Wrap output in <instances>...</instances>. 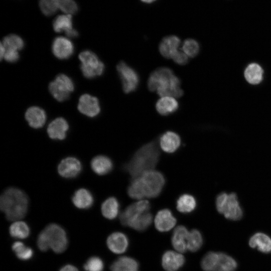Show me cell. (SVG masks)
Wrapping results in <instances>:
<instances>
[{"instance_id": "obj_45", "label": "cell", "mask_w": 271, "mask_h": 271, "mask_svg": "<svg viewBox=\"0 0 271 271\" xmlns=\"http://www.w3.org/2000/svg\"><path fill=\"white\" fill-rule=\"evenodd\" d=\"M4 58L7 62H16L19 59L18 51L5 50Z\"/></svg>"}, {"instance_id": "obj_8", "label": "cell", "mask_w": 271, "mask_h": 271, "mask_svg": "<svg viewBox=\"0 0 271 271\" xmlns=\"http://www.w3.org/2000/svg\"><path fill=\"white\" fill-rule=\"evenodd\" d=\"M74 89L72 79L64 74L58 75L49 85V90L52 96L58 101L68 98Z\"/></svg>"}, {"instance_id": "obj_9", "label": "cell", "mask_w": 271, "mask_h": 271, "mask_svg": "<svg viewBox=\"0 0 271 271\" xmlns=\"http://www.w3.org/2000/svg\"><path fill=\"white\" fill-rule=\"evenodd\" d=\"M116 69L122 81L123 91L129 93L134 91L139 83L136 71L123 61L117 64Z\"/></svg>"}, {"instance_id": "obj_33", "label": "cell", "mask_w": 271, "mask_h": 271, "mask_svg": "<svg viewBox=\"0 0 271 271\" xmlns=\"http://www.w3.org/2000/svg\"><path fill=\"white\" fill-rule=\"evenodd\" d=\"M9 231L13 237L24 239L29 236L30 230L26 222L18 220L11 224L9 228Z\"/></svg>"}, {"instance_id": "obj_19", "label": "cell", "mask_w": 271, "mask_h": 271, "mask_svg": "<svg viewBox=\"0 0 271 271\" xmlns=\"http://www.w3.org/2000/svg\"><path fill=\"white\" fill-rule=\"evenodd\" d=\"M181 41L176 36L171 35L164 38L159 45L161 54L167 59L172 58L178 51Z\"/></svg>"}, {"instance_id": "obj_47", "label": "cell", "mask_w": 271, "mask_h": 271, "mask_svg": "<svg viewBox=\"0 0 271 271\" xmlns=\"http://www.w3.org/2000/svg\"><path fill=\"white\" fill-rule=\"evenodd\" d=\"M0 58L1 60H2L4 58L5 52V49L3 46V45L1 43V46H0Z\"/></svg>"}, {"instance_id": "obj_10", "label": "cell", "mask_w": 271, "mask_h": 271, "mask_svg": "<svg viewBox=\"0 0 271 271\" xmlns=\"http://www.w3.org/2000/svg\"><path fill=\"white\" fill-rule=\"evenodd\" d=\"M150 204L148 200H140L127 206L119 216L121 223L128 226V223L139 215L149 211Z\"/></svg>"}, {"instance_id": "obj_17", "label": "cell", "mask_w": 271, "mask_h": 271, "mask_svg": "<svg viewBox=\"0 0 271 271\" xmlns=\"http://www.w3.org/2000/svg\"><path fill=\"white\" fill-rule=\"evenodd\" d=\"M108 248L115 253L124 252L128 246V238L125 234L120 232L111 233L107 239Z\"/></svg>"}, {"instance_id": "obj_23", "label": "cell", "mask_w": 271, "mask_h": 271, "mask_svg": "<svg viewBox=\"0 0 271 271\" xmlns=\"http://www.w3.org/2000/svg\"><path fill=\"white\" fill-rule=\"evenodd\" d=\"M189 232L186 227L182 225L177 226L174 230L172 243L174 248L180 253L187 251V239Z\"/></svg>"}, {"instance_id": "obj_14", "label": "cell", "mask_w": 271, "mask_h": 271, "mask_svg": "<svg viewBox=\"0 0 271 271\" xmlns=\"http://www.w3.org/2000/svg\"><path fill=\"white\" fill-rule=\"evenodd\" d=\"M53 27L56 32H65L69 38H75L78 36V32L73 28L71 15H61L57 16L53 21Z\"/></svg>"}, {"instance_id": "obj_15", "label": "cell", "mask_w": 271, "mask_h": 271, "mask_svg": "<svg viewBox=\"0 0 271 271\" xmlns=\"http://www.w3.org/2000/svg\"><path fill=\"white\" fill-rule=\"evenodd\" d=\"M176 218L173 216L171 210L164 209L160 210L155 218V225L160 232L170 230L176 223Z\"/></svg>"}, {"instance_id": "obj_5", "label": "cell", "mask_w": 271, "mask_h": 271, "mask_svg": "<svg viewBox=\"0 0 271 271\" xmlns=\"http://www.w3.org/2000/svg\"><path fill=\"white\" fill-rule=\"evenodd\" d=\"M81 61L80 69L84 76L87 78H93L102 74L104 65L93 52L85 50L79 54Z\"/></svg>"}, {"instance_id": "obj_18", "label": "cell", "mask_w": 271, "mask_h": 271, "mask_svg": "<svg viewBox=\"0 0 271 271\" xmlns=\"http://www.w3.org/2000/svg\"><path fill=\"white\" fill-rule=\"evenodd\" d=\"M68 128L67 121L62 117H58L49 123L47 130L50 138L62 140L66 138Z\"/></svg>"}, {"instance_id": "obj_34", "label": "cell", "mask_w": 271, "mask_h": 271, "mask_svg": "<svg viewBox=\"0 0 271 271\" xmlns=\"http://www.w3.org/2000/svg\"><path fill=\"white\" fill-rule=\"evenodd\" d=\"M5 50L18 51L24 46L23 39L18 35L10 34L5 37L1 43Z\"/></svg>"}, {"instance_id": "obj_6", "label": "cell", "mask_w": 271, "mask_h": 271, "mask_svg": "<svg viewBox=\"0 0 271 271\" xmlns=\"http://www.w3.org/2000/svg\"><path fill=\"white\" fill-rule=\"evenodd\" d=\"M49 246L55 252L60 253L64 251L68 246L66 233L62 227L55 223L47 226L42 230Z\"/></svg>"}, {"instance_id": "obj_29", "label": "cell", "mask_w": 271, "mask_h": 271, "mask_svg": "<svg viewBox=\"0 0 271 271\" xmlns=\"http://www.w3.org/2000/svg\"><path fill=\"white\" fill-rule=\"evenodd\" d=\"M119 208V204L117 199L111 197L103 202L101 210L104 217L108 219H113L118 213Z\"/></svg>"}, {"instance_id": "obj_3", "label": "cell", "mask_w": 271, "mask_h": 271, "mask_svg": "<svg viewBox=\"0 0 271 271\" xmlns=\"http://www.w3.org/2000/svg\"><path fill=\"white\" fill-rule=\"evenodd\" d=\"M0 207L7 219L18 221L24 217L27 212L28 199L22 190L9 188L1 196Z\"/></svg>"}, {"instance_id": "obj_32", "label": "cell", "mask_w": 271, "mask_h": 271, "mask_svg": "<svg viewBox=\"0 0 271 271\" xmlns=\"http://www.w3.org/2000/svg\"><path fill=\"white\" fill-rule=\"evenodd\" d=\"M220 253L210 251L203 257L201 266L204 271H214L219 266Z\"/></svg>"}, {"instance_id": "obj_44", "label": "cell", "mask_w": 271, "mask_h": 271, "mask_svg": "<svg viewBox=\"0 0 271 271\" xmlns=\"http://www.w3.org/2000/svg\"><path fill=\"white\" fill-rule=\"evenodd\" d=\"M37 245L39 249L42 251H46L50 248L47 239L42 231L39 234L37 239Z\"/></svg>"}, {"instance_id": "obj_37", "label": "cell", "mask_w": 271, "mask_h": 271, "mask_svg": "<svg viewBox=\"0 0 271 271\" xmlns=\"http://www.w3.org/2000/svg\"><path fill=\"white\" fill-rule=\"evenodd\" d=\"M12 250L20 259L26 260L31 259L33 255V249L26 246L23 242L16 241L12 245Z\"/></svg>"}, {"instance_id": "obj_36", "label": "cell", "mask_w": 271, "mask_h": 271, "mask_svg": "<svg viewBox=\"0 0 271 271\" xmlns=\"http://www.w3.org/2000/svg\"><path fill=\"white\" fill-rule=\"evenodd\" d=\"M127 193L130 198L135 199L146 197L140 176L133 178L128 187Z\"/></svg>"}, {"instance_id": "obj_16", "label": "cell", "mask_w": 271, "mask_h": 271, "mask_svg": "<svg viewBox=\"0 0 271 271\" xmlns=\"http://www.w3.org/2000/svg\"><path fill=\"white\" fill-rule=\"evenodd\" d=\"M185 262L184 256L174 251H166L162 258L163 268L167 271H175L182 267Z\"/></svg>"}, {"instance_id": "obj_11", "label": "cell", "mask_w": 271, "mask_h": 271, "mask_svg": "<svg viewBox=\"0 0 271 271\" xmlns=\"http://www.w3.org/2000/svg\"><path fill=\"white\" fill-rule=\"evenodd\" d=\"M77 108L81 113L90 117L97 116L100 111L98 98L88 94L80 97Z\"/></svg>"}, {"instance_id": "obj_39", "label": "cell", "mask_w": 271, "mask_h": 271, "mask_svg": "<svg viewBox=\"0 0 271 271\" xmlns=\"http://www.w3.org/2000/svg\"><path fill=\"white\" fill-rule=\"evenodd\" d=\"M58 9L67 14H75L78 10L76 3L73 0H55Z\"/></svg>"}, {"instance_id": "obj_7", "label": "cell", "mask_w": 271, "mask_h": 271, "mask_svg": "<svg viewBox=\"0 0 271 271\" xmlns=\"http://www.w3.org/2000/svg\"><path fill=\"white\" fill-rule=\"evenodd\" d=\"M140 178L146 197L155 198L160 194L165 183L161 173L152 170L143 173Z\"/></svg>"}, {"instance_id": "obj_43", "label": "cell", "mask_w": 271, "mask_h": 271, "mask_svg": "<svg viewBox=\"0 0 271 271\" xmlns=\"http://www.w3.org/2000/svg\"><path fill=\"white\" fill-rule=\"evenodd\" d=\"M172 59L179 65H183L188 62V56L183 51H178Z\"/></svg>"}, {"instance_id": "obj_49", "label": "cell", "mask_w": 271, "mask_h": 271, "mask_svg": "<svg viewBox=\"0 0 271 271\" xmlns=\"http://www.w3.org/2000/svg\"><path fill=\"white\" fill-rule=\"evenodd\" d=\"M214 271H229V270L221 268V267H218L216 269H215Z\"/></svg>"}, {"instance_id": "obj_21", "label": "cell", "mask_w": 271, "mask_h": 271, "mask_svg": "<svg viewBox=\"0 0 271 271\" xmlns=\"http://www.w3.org/2000/svg\"><path fill=\"white\" fill-rule=\"evenodd\" d=\"M25 118L30 126L39 128L45 123L46 114L42 108L38 106H31L26 111Z\"/></svg>"}, {"instance_id": "obj_28", "label": "cell", "mask_w": 271, "mask_h": 271, "mask_svg": "<svg viewBox=\"0 0 271 271\" xmlns=\"http://www.w3.org/2000/svg\"><path fill=\"white\" fill-rule=\"evenodd\" d=\"M179 104L174 97L163 96L158 100L156 107L157 111L161 115H167L175 112Z\"/></svg>"}, {"instance_id": "obj_4", "label": "cell", "mask_w": 271, "mask_h": 271, "mask_svg": "<svg viewBox=\"0 0 271 271\" xmlns=\"http://www.w3.org/2000/svg\"><path fill=\"white\" fill-rule=\"evenodd\" d=\"M215 206L218 213L229 220L237 221L243 216V210L237 195L222 192L217 196Z\"/></svg>"}, {"instance_id": "obj_13", "label": "cell", "mask_w": 271, "mask_h": 271, "mask_svg": "<svg viewBox=\"0 0 271 271\" xmlns=\"http://www.w3.org/2000/svg\"><path fill=\"white\" fill-rule=\"evenodd\" d=\"M52 50L53 54L57 58L66 59L73 54L74 46L68 38L57 37L53 42Z\"/></svg>"}, {"instance_id": "obj_41", "label": "cell", "mask_w": 271, "mask_h": 271, "mask_svg": "<svg viewBox=\"0 0 271 271\" xmlns=\"http://www.w3.org/2000/svg\"><path fill=\"white\" fill-rule=\"evenodd\" d=\"M103 262L97 256L90 257L84 265V269L85 271H103Z\"/></svg>"}, {"instance_id": "obj_35", "label": "cell", "mask_w": 271, "mask_h": 271, "mask_svg": "<svg viewBox=\"0 0 271 271\" xmlns=\"http://www.w3.org/2000/svg\"><path fill=\"white\" fill-rule=\"evenodd\" d=\"M203 244V237L200 232L197 229H193L189 232L187 239V249L190 251H198Z\"/></svg>"}, {"instance_id": "obj_46", "label": "cell", "mask_w": 271, "mask_h": 271, "mask_svg": "<svg viewBox=\"0 0 271 271\" xmlns=\"http://www.w3.org/2000/svg\"><path fill=\"white\" fill-rule=\"evenodd\" d=\"M59 271H78V270L75 266L67 264L63 266Z\"/></svg>"}, {"instance_id": "obj_40", "label": "cell", "mask_w": 271, "mask_h": 271, "mask_svg": "<svg viewBox=\"0 0 271 271\" xmlns=\"http://www.w3.org/2000/svg\"><path fill=\"white\" fill-rule=\"evenodd\" d=\"M39 7L42 13L47 16L54 14L58 9L55 0H39Z\"/></svg>"}, {"instance_id": "obj_27", "label": "cell", "mask_w": 271, "mask_h": 271, "mask_svg": "<svg viewBox=\"0 0 271 271\" xmlns=\"http://www.w3.org/2000/svg\"><path fill=\"white\" fill-rule=\"evenodd\" d=\"M110 269L111 271H139V265L133 258L121 256L111 264Z\"/></svg>"}, {"instance_id": "obj_48", "label": "cell", "mask_w": 271, "mask_h": 271, "mask_svg": "<svg viewBox=\"0 0 271 271\" xmlns=\"http://www.w3.org/2000/svg\"><path fill=\"white\" fill-rule=\"evenodd\" d=\"M141 1L145 3L150 4V3H152L155 2L156 0H141Z\"/></svg>"}, {"instance_id": "obj_24", "label": "cell", "mask_w": 271, "mask_h": 271, "mask_svg": "<svg viewBox=\"0 0 271 271\" xmlns=\"http://www.w3.org/2000/svg\"><path fill=\"white\" fill-rule=\"evenodd\" d=\"M92 170L97 175H103L108 174L113 168L112 161L108 157L99 155L93 158L91 162Z\"/></svg>"}, {"instance_id": "obj_26", "label": "cell", "mask_w": 271, "mask_h": 271, "mask_svg": "<svg viewBox=\"0 0 271 271\" xmlns=\"http://www.w3.org/2000/svg\"><path fill=\"white\" fill-rule=\"evenodd\" d=\"M74 205L79 209H88L93 203V197L88 190L81 188L77 190L72 197Z\"/></svg>"}, {"instance_id": "obj_1", "label": "cell", "mask_w": 271, "mask_h": 271, "mask_svg": "<svg viewBox=\"0 0 271 271\" xmlns=\"http://www.w3.org/2000/svg\"><path fill=\"white\" fill-rule=\"evenodd\" d=\"M179 79L168 67H161L150 75L148 86L150 91H156L161 97H180L183 94Z\"/></svg>"}, {"instance_id": "obj_42", "label": "cell", "mask_w": 271, "mask_h": 271, "mask_svg": "<svg viewBox=\"0 0 271 271\" xmlns=\"http://www.w3.org/2000/svg\"><path fill=\"white\" fill-rule=\"evenodd\" d=\"M219 253L220 263L218 267H221L229 271L234 270L237 266L236 261L232 257L224 253L219 252Z\"/></svg>"}, {"instance_id": "obj_30", "label": "cell", "mask_w": 271, "mask_h": 271, "mask_svg": "<svg viewBox=\"0 0 271 271\" xmlns=\"http://www.w3.org/2000/svg\"><path fill=\"white\" fill-rule=\"evenodd\" d=\"M196 200L192 195L185 194L180 196L177 200L176 208L181 213H188L196 208Z\"/></svg>"}, {"instance_id": "obj_12", "label": "cell", "mask_w": 271, "mask_h": 271, "mask_svg": "<svg viewBox=\"0 0 271 271\" xmlns=\"http://www.w3.org/2000/svg\"><path fill=\"white\" fill-rule=\"evenodd\" d=\"M82 170L80 162L74 157L63 159L58 166L59 175L66 178H73L78 176Z\"/></svg>"}, {"instance_id": "obj_22", "label": "cell", "mask_w": 271, "mask_h": 271, "mask_svg": "<svg viewBox=\"0 0 271 271\" xmlns=\"http://www.w3.org/2000/svg\"><path fill=\"white\" fill-rule=\"evenodd\" d=\"M181 144L179 136L176 133L168 131L163 134L160 139L162 149L165 152L172 153L177 150Z\"/></svg>"}, {"instance_id": "obj_31", "label": "cell", "mask_w": 271, "mask_h": 271, "mask_svg": "<svg viewBox=\"0 0 271 271\" xmlns=\"http://www.w3.org/2000/svg\"><path fill=\"white\" fill-rule=\"evenodd\" d=\"M152 214L147 211L133 219L128 226L137 231H142L149 227L152 222Z\"/></svg>"}, {"instance_id": "obj_20", "label": "cell", "mask_w": 271, "mask_h": 271, "mask_svg": "<svg viewBox=\"0 0 271 271\" xmlns=\"http://www.w3.org/2000/svg\"><path fill=\"white\" fill-rule=\"evenodd\" d=\"M264 73V70L260 64L256 62H251L245 68L244 77L249 84L256 85L263 81Z\"/></svg>"}, {"instance_id": "obj_38", "label": "cell", "mask_w": 271, "mask_h": 271, "mask_svg": "<svg viewBox=\"0 0 271 271\" xmlns=\"http://www.w3.org/2000/svg\"><path fill=\"white\" fill-rule=\"evenodd\" d=\"M182 50L188 57L193 58L199 53L200 46L196 40L187 39L183 43Z\"/></svg>"}, {"instance_id": "obj_25", "label": "cell", "mask_w": 271, "mask_h": 271, "mask_svg": "<svg viewBox=\"0 0 271 271\" xmlns=\"http://www.w3.org/2000/svg\"><path fill=\"white\" fill-rule=\"evenodd\" d=\"M249 245L263 253L271 252V238L263 233L257 232L253 235L249 239Z\"/></svg>"}, {"instance_id": "obj_2", "label": "cell", "mask_w": 271, "mask_h": 271, "mask_svg": "<svg viewBox=\"0 0 271 271\" xmlns=\"http://www.w3.org/2000/svg\"><path fill=\"white\" fill-rule=\"evenodd\" d=\"M160 151L156 143L152 142L140 148L124 165V170L133 178L152 170L157 165Z\"/></svg>"}]
</instances>
